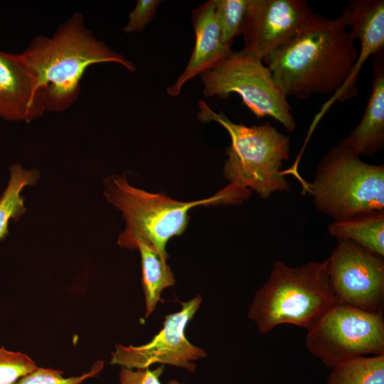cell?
<instances>
[{"instance_id": "cell-1", "label": "cell", "mask_w": 384, "mask_h": 384, "mask_svg": "<svg viewBox=\"0 0 384 384\" xmlns=\"http://www.w3.org/2000/svg\"><path fill=\"white\" fill-rule=\"evenodd\" d=\"M348 19L347 7L337 18L315 14L289 41L264 60L287 98L334 94L343 85L358 57Z\"/></svg>"}, {"instance_id": "cell-2", "label": "cell", "mask_w": 384, "mask_h": 384, "mask_svg": "<svg viewBox=\"0 0 384 384\" xmlns=\"http://www.w3.org/2000/svg\"><path fill=\"white\" fill-rule=\"evenodd\" d=\"M21 53L37 80L45 112L68 110L78 98L80 80L92 65L114 63L136 70L132 62L85 27L79 12L59 25L52 36H36Z\"/></svg>"}, {"instance_id": "cell-3", "label": "cell", "mask_w": 384, "mask_h": 384, "mask_svg": "<svg viewBox=\"0 0 384 384\" xmlns=\"http://www.w3.org/2000/svg\"><path fill=\"white\" fill-rule=\"evenodd\" d=\"M198 108L201 122H217L230 137L223 173L230 182L225 188L238 203L247 198L251 191L262 199L277 192L291 191L282 170L290 155L289 137L269 123L251 127L235 123L201 100Z\"/></svg>"}, {"instance_id": "cell-4", "label": "cell", "mask_w": 384, "mask_h": 384, "mask_svg": "<svg viewBox=\"0 0 384 384\" xmlns=\"http://www.w3.org/2000/svg\"><path fill=\"white\" fill-rule=\"evenodd\" d=\"M336 304L327 259L297 267L277 260L247 315L262 334L282 324L308 329Z\"/></svg>"}, {"instance_id": "cell-5", "label": "cell", "mask_w": 384, "mask_h": 384, "mask_svg": "<svg viewBox=\"0 0 384 384\" xmlns=\"http://www.w3.org/2000/svg\"><path fill=\"white\" fill-rule=\"evenodd\" d=\"M308 188L316 208L334 221L384 211V165L366 163L339 144L321 159Z\"/></svg>"}, {"instance_id": "cell-6", "label": "cell", "mask_w": 384, "mask_h": 384, "mask_svg": "<svg viewBox=\"0 0 384 384\" xmlns=\"http://www.w3.org/2000/svg\"><path fill=\"white\" fill-rule=\"evenodd\" d=\"M104 193L109 203L119 209L126 227L117 243L133 250L134 242L144 238L151 242L161 252L174 236L187 228L189 210L198 206L229 203L222 189L214 196L200 201L182 202L164 194L151 193L131 186L124 175H112L105 179Z\"/></svg>"}, {"instance_id": "cell-7", "label": "cell", "mask_w": 384, "mask_h": 384, "mask_svg": "<svg viewBox=\"0 0 384 384\" xmlns=\"http://www.w3.org/2000/svg\"><path fill=\"white\" fill-rule=\"evenodd\" d=\"M200 75L206 97L225 98L237 93L257 118L270 117L287 132L295 130L296 123L287 97L262 60L241 50L233 51L215 67Z\"/></svg>"}, {"instance_id": "cell-8", "label": "cell", "mask_w": 384, "mask_h": 384, "mask_svg": "<svg viewBox=\"0 0 384 384\" xmlns=\"http://www.w3.org/2000/svg\"><path fill=\"white\" fill-rule=\"evenodd\" d=\"M305 345L331 369L359 357L384 354L383 314L336 304L307 329Z\"/></svg>"}, {"instance_id": "cell-9", "label": "cell", "mask_w": 384, "mask_h": 384, "mask_svg": "<svg viewBox=\"0 0 384 384\" xmlns=\"http://www.w3.org/2000/svg\"><path fill=\"white\" fill-rule=\"evenodd\" d=\"M329 262L337 304L370 312H383V257L348 240H338Z\"/></svg>"}, {"instance_id": "cell-10", "label": "cell", "mask_w": 384, "mask_h": 384, "mask_svg": "<svg viewBox=\"0 0 384 384\" xmlns=\"http://www.w3.org/2000/svg\"><path fill=\"white\" fill-rule=\"evenodd\" d=\"M202 301L198 295L181 302V309L166 315L163 328L146 344L139 346L117 345L112 353L111 363L129 369H144L158 363L196 369L194 361L204 358L206 352L193 345L185 335L188 323L193 319Z\"/></svg>"}, {"instance_id": "cell-11", "label": "cell", "mask_w": 384, "mask_h": 384, "mask_svg": "<svg viewBox=\"0 0 384 384\" xmlns=\"http://www.w3.org/2000/svg\"><path fill=\"white\" fill-rule=\"evenodd\" d=\"M314 14L304 0H248L241 51L263 62Z\"/></svg>"}, {"instance_id": "cell-12", "label": "cell", "mask_w": 384, "mask_h": 384, "mask_svg": "<svg viewBox=\"0 0 384 384\" xmlns=\"http://www.w3.org/2000/svg\"><path fill=\"white\" fill-rule=\"evenodd\" d=\"M348 28L360 42V50L355 65L343 85L326 102L314 122L319 120L336 100H348L356 95L359 72L368 58L378 55L384 50V1L355 0L347 6Z\"/></svg>"}, {"instance_id": "cell-13", "label": "cell", "mask_w": 384, "mask_h": 384, "mask_svg": "<svg viewBox=\"0 0 384 384\" xmlns=\"http://www.w3.org/2000/svg\"><path fill=\"white\" fill-rule=\"evenodd\" d=\"M44 113L37 80L22 53L0 50V117L30 122Z\"/></svg>"}, {"instance_id": "cell-14", "label": "cell", "mask_w": 384, "mask_h": 384, "mask_svg": "<svg viewBox=\"0 0 384 384\" xmlns=\"http://www.w3.org/2000/svg\"><path fill=\"white\" fill-rule=\"evenodd\" d=\"M191 22L195 33L194 47L184 70L166 89L167 94L172 97L178 96L188 81L213 68L233 52L232 46L223 41L214 0L194 9Z\"/></svg>"}, {"instance_id": "cell-15", "label": "cell", "mask_w": 384, "mask_h": 384, "mask_svg": "<svg viewBox=\"0 0 384 384\" xmlns=\"http://www.w3.org/2000/svg\"><path fill=\"white\" fill-rule=\"evenodd\" d=\"M371 91L361 119L339 145L361 156H373L384 147V58L373 62Z\"/></svg>"}, {"instance_id": "cell-16", "label": "cell", "mask_w": 384, "mask_h": 384, "mask_svg": "<svg viewBox=\"0 0 384 384\" xmlns=\"http://www.w3.org/2000/svg\"><path fill=\"white\" fill-rule=\"evenodd\" d=\"M328 231L338 240L351 241L384 256V211L366 212L335 220L329 224Z\"/></svg>"}, {"instance_id": "cell-17", "label": "cell", "mask_w": 384, "mask_h": 384, "mask_svg": "<svg viewBox=\"0 0 384 384\" xmlns=\"http://www.w3.org/2000/svg\"><path fill=\"white\" fill-rule=\"evenodd\" d=\"M133 249L139 251L142 267V287L146 302V317L154 310L160 301L163 289L175 284V277L167 264V253L161 252L151 242L137 239Z\"/></svg>"}, {"instance_id": "cell-18", "label": "cell", "mask_w": 384, "mask_h": 384, "mask_svg": "<svg viewBox=\"0 0 384 384\" xmlns=\"http://www.w3.org/2000/svg\"><path fill=\"white\" fill-rule=\"evenodd\" d=\"M9 171L8 185L0 197V241L9 235V221H18L26 212L22 190L34 185L39 176L36 169L27 170L18 164L11 165Z\"/></svg>"}, {"instance_id": "cell-19", "label": "cell", "mask_w": 384, "mask_h": 384, "mask_svg": "<svg viewBox=\"0 0 384 384\" xmlns=\"http://www.w3.org/2000/svg\"><path fill=\"white\" fill-rule=\"evenodd\" d=\"M327 384H384V354L359 357L336 366Z\"/></svg>"}, {"instance_id": "cell-20", "label": "cell", "mask_w": 384, "mask_h": 384, "mask_svg": "<svg viewBox=\"0 0 384 384\" xmlns=\"http://www.w3.org/2000/svg\"><path fill=\"white\" fill-rule=\"evenodd\" d=\"M214 2L223 41L232 46L234 39L242 34L248 0H214Z\"/></svg>"}, {"instance_id": "cell-21", "label": "cell", "mask_w": 384, "mask_h": 384, "mask_svg": "<svg viewBox=\"0 0 384 384\" xmlns=\"http://www.w3.org/2000/svg\"><path fill=\"white\" fill-rule=\"evenodd\" d=\"M103 368V362H95L89 371L78 376L63 377V372L53 368L37 367L19 379L16 384H81L87 378L97 376Z\"/></svg>"}, {"instance_id": "cell-22", "label": "cell", "mask_w": 384, "mask_h": 384, "mask_svg": "<svg viewBox=\"0 0 384 384\" xmlns=\"http://www.w3.org/2000/svg\"><path fill=\"white\" fill-rule=\"evenodd\" d=\"M37 367L26 354L0 348V384H16Z\"/></svg>"}, {"instance_id": "cell-23", "label": "cell", "mask_w": 384, "mask_h": 384, "mask_svg": "<svg viewBox=\"0 0 384 384\" xmlns=\"http://www.w3.org/2000/svg\"><path fill=\"white\" fill-rule=\"evenodd\" d=\"M162 1L138 0L134 9L129 14V19L123 28L126 33H139L153 19Z\"/></svg>"}, {"instance_id": "cell-24", "label": "cell", "mask_w": 384, "mask_h": 384, "mask_svg": "<svg viewBox=\"0 0 384 384\" xmlns=\"http://www.w3.org/2000/svg\"><path fill=\"white\" fill-rule=\"evenodd\" d=\"M164 369V366H160L154 370L129 369L122 367L119 372L120 384H161L159 380ZM168 384H183L176 380H171Z\"/></svg>"}]
</instances>
